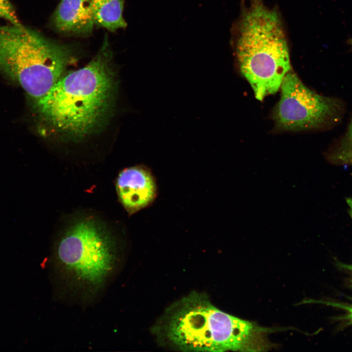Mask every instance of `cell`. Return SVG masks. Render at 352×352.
<instances>
[{
	"label": "cell",
	"instance_id": "13",
	"mask_svg": "<svg viewBox=\"0 0 352 352\" xmlns=\"http://www.w3.org/2000/svg\"><path fill=\"white\" fill-rule=\"evenodd\" d=\"M347 203L349 206L350 208V214L352 218V199H347ZM343 267H345V268L349 270L352 272V264L351 265H342Z\"/></svg>",
	"mask_w": 352,
	"mask_h": 352
},
{
	"label": "cell",
	"instance_id": "14",
	"mask_svg": "<svg viewBox=\"0 0 352 352\" xmlns=\"http://www.w3.org/2000/svg\"><path fill=\"white\" fill-rule=\"evenodd\" d=\"M348 43L352 47V39L349 40Z\"/></svg>",
	"mask_w": 352,
	"mask_h": 352
},
{
	"label": "cell",
	"instance_id": "8",
	"mask_svg": "<svg viewBox=\"0 0 352 352\" xmlns=\"http://www.w3.org/2000/svg\"><path fill=\"white\" fill-rule=\"evenodd\" d=\"M55 28L63 33L90 34L93 29L90 0H61L52 19Z\"/></svg>",
	"mask_w": 352,
	"mask_h": 352
},
{
	"label": "cell",
	"instance_id": "3",
	"mask_svg": "<svg viewBox=\"0 0 352 352\" xmlns=\"http://www.w3.org/2000/svg\"><path fill=\"white\" fill-rule=\"evenodd\" d=\"M236 49L240 71L262 101L275 93L291 70L289 49L278 13L262 0H250L243 10Z\"/></svg>",
	"mask_w": 352,
	"mask_h": 352
},
{
	"label": "cell",
	"instance_id": "1",
	"mask_svg": "<svg viewBox=\"0 0 352 352\" xmlns=\"http://www.w3.org/2000/svg\"><path fill=\"white\" fill-rule=\"evenodd\" d=\"M271 329L224 312L193 291L169 307L153 326L160 344L182 352H262Z\"/></svg>",
	"mask_w": 352,
	"mask_h": 352
},
{
	"label": "cell",
	"instance_id": "10",
	"mask_svg": "<svg viewBox=\"0 0 352 352\" xmlns=\"http://www.w3.org/2000/svg\"><path fill=\"white\" fill-rule=\"evenodd\" d=\"M331 163L352 165V116L345 133L327 154Z\"/></svg>",
	"mask_w": 352,
	"mask_h": 352
},
{
	"label": "cell",
	"instance_id": "9",
	"mask_svg": "<svg viewBox=\"0 0 352 352\" xmlns=\"http://www.w3.org/2000/svg\"><path fill=\"white\" fill-rule=\"evenodd\" d=\"M125 0H90L94 24L115 31L125 28L127 23L123 16Z\"/></svg>",
	"mask_w": 352,
	"mask_h": 352
},
{
	"label": "cell",
	"instance_id": "5",
	"mask_svg": "<svg viewBox=\"0 0 352 352\" xmlns=\"http://www.w3.org/2000/svg\"><path fill=\"white\" fill-rule=\"evenodd\" d=\"M55 258L63 277L86 298L102 288L118 262L114 239L91 218L79 220L66 230L57 243Z\"/></svg>",
	"mask_w": 352,
	"mask_h": 352
},
{
	"label": "cell",
	"instance_id": "6",
	"mask_svg": "<svg viewBox=\"0 0 352 352\" xmlns=\"http://www.w3.org/2000/svg\"><path fill=\"white\" fill-rule=\"evenodd\" d=\"M273 118L278 129L302 131L328 129L339 123L344 112L339 99L320 95L306 86L291 70L282 82Z\"/></svg>",
	"mask_w": 352,
	"mask_h": 352
},
{
	"label": "cell",
	"instance_id": "7",
	"mask_svg": "<svg viewBox=\"0 0 352 352\" xmlns=\"http://www.w3.org/2000/svg\"><path fill=\"white\" fill-rule=\"evenodd\" d=\"M116 189L119 200L130 215L149 206L156 196V185L151 172L141 166L120 172Z\"/></svg>",
	"mask_w": 352,
	"mask_h": 352
},
{
	"label": "cell",
	"instance_id": "11",
	"mask_svg": "<svg viewBox=\"0 0 352 352\" xmlns=\"http://www.w3.org/2000/svg\"><path fill=\"white\" fill-rule=\"evenodd\" d=\"M0 19L7 21L10 24H22L9 0H0Z\"/></svg>",
	"mask_w": 352,
	"mask_h": 352
},
{
	"label": "cell",
	"instance_id": "4",
	"mask_svg": "<svg viewBox=\"0 0 352 352\" xmlns=\"http://www.w3.org/2000/svg\"><path fill=\"white\" fill-rule=\"evenodd\" d=\"M69 45L21 25H0V70L33 103L44 98L74 59Z\"/></svg>",
	"mask_w": 352,
	"mask_h": 352
},
{
	"label": "cell",
	"instance_id": "12",
	"mask_svg": "<svg viewBox=\"0 0 352 352\" xmlns=\"http://www.w3.org/2000/svg\"><path fill=\"white\" fill-rule=\"evenodd\" d=\"M324 304L330 306L341 308L347 311V315L346 318L352 324V304L349 305H344L340 303L324 302Z\"/></svg>",
	"mask_w": 352,
	"mask_h": 352
},
{
	"label": "cell",
	"instance_id": "2",
	"mask_svg": "<svg viewBox=\"0 0 352 352\" xmlns=\"http://www.w3.org/2000/svg\"><path fill=\"white\" fill-rule=\"evenodd\" d=\"M107 38L85 66L63 74L33 105L42 121L56 133L83 138L100 129L113 108L116 83Z\"/></svg>",
	"mask_w": 352,
	"mask_h": 352
}]
</instances>
